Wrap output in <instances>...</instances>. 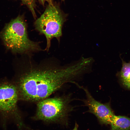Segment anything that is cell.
Returning <instances> with one entry per match:
<instances>
[{
	"label": "cell",
	"mask_w": 130,
	"mask_h": 130,
	"mask_svg": "<svg viewBox=\"0 0 130 130\" xmlns=\"http://www.w3.org/2000/svg\"><path fill=\"white\" fill-rule=\"evenodd\" d=\"M78 125L77 124H76L73 129L72 130H78Z\"/></svg>",
	"instance_id": "8fae6325"
},
{
	"label": "cell",
	"mask_w": 130,
	"mask_h": 130,
	"mask_svg": "<svg viewBox=\"0 0 130 130\" xmlns=\"http://www.w3.org/2000/svg\"><path fill=\"white\" fill-rule=\"evenodd\" d=\"M119 76L122 85L126 88L130 90V62H123Z\"/></svg>",
	"instance_id": "ba28073f"
},
{
	"label": "cell",
	"mask_w": 130,
	"mask_h": 130,
	"mask_svg": "<svg viewBox=\"0 0 130 130\" xmlns=\"http://www.w3.org/2000/svg\"><path fill=\"white\" fill-rule=\"evenodd\" d=\"M39 0L40 3L43 6L46 2H47L48 4L51 3L53 2L52 0Z\"/></svg>",
	"instance_id": "30bf717a"
},
{
	"label": "cell",
	"mask_w": 130,
	"mask_h": 130,
	"mask_svg": "<svg viewBox=\"0 0 130 130\" xmlns=\"http://www.w3.org/2000/svg\"><path fill=\"white\" fill-rule=\"evenodd\" d=\"M85 91L86 98L83 100L88 111L94 114L102 124H110L115 115L110 106V102L103 103L95 99L88 90L82 87L78 86Z\"/></svg>",
	"instance_id": "8992f818"
},
{
	"label": "cell",
	"mask_w": 130,
	"mask_h": 130,
	"mask_svg": "<svg viewBox=\"0 0 130 130\" xmlns=\"http://www.w3.org/2000/svg\"><path fill=\"white\" fill-rule=\"evenodd\" d=\"M110 124V130H130V118L115 115Z\"/></svg>",
	"instance_id": "52a82bcc"
},
{
	"label": "cell",
	"mask_w": 130,
	"mask_h": 130,
	"mask_svg": "<svg viewBox=\"0 0 130 130\" xmlns=\"http://www.w3.org/2000/svg\"><path fill=\"white\" fill-rule=\"evenodd\" d=\"M62 0L63 1H64V0Z\"/></svg>",
	"instance_id": "7c38bea8"
},
{
	"label": "cell",
	"mask_w": 130,
	"mask_h": 130,
	"mask_svg": "<svg viewBox=\"0 0 130 130\" xmlns=\"http://www.w3.org/2000/svg\"><path fill=\"white\" fill-rule=\"evenodd\" d=\"M66 16L59 6L52 2L48 4L44 13L35 21V29L46 38V46L45 50L49 51L51 40L53 38H56L59 42Z\"/></svg>",
	"instance_id": "277c9868"
},
{
	"label": "cell",
	"mask_w": 130,
	"mask_h": 130,
	"mask_svg": "<svg viewBox=\"0 0 130 130\" xmlns=\"http://www.w3.org/2000/svg\"><path fill=\"white\" fill-rule=\"evenodd\" d=\"M31 55H28L15 84L20 100L36 103L49 97L66 83H73L74 80L82 73L77 63L62 65L50 58L37 62Z\"/></svg>",
	"instance_id": "6da1fadb"
},
{
	"label": "cell",
	"mask_w": 130,
	"mask_h": 130,
	"mask_svg": "<svg viewBox=\"0 0 130 130\" xmlns=\"http://www.w3.org/2000/svg\"><path fill=\"white\" fill-rule=\"evenodd\" d=\"M23 17L19 16L7 24L0 37L7 48L13 52L32 54L42 50L39 42L31 40Z\"/></svg>",
	"instance_id": "7a4b0ae2"
},
{
	"label": "cell",
	"mask_w": 130,
	"mask_h": 130,
	"mask_svg": "<svg viewBox=\"0 0 130 130\" xmlns=\"http://www.w3.org/2000/svg\"><path fill=\"white\" fill-rule=\"evenodd\" d=\"M29 8L31 11L33 16L36 19V15L35 11L36 6V0H21Z\"/></svg>",
	"instance_id": "9c48e42d"
},
{
	"label": "cell",
	"mask_w": 130,
	"mask_h": 130,
	"mask_svg": "<svg viewBox=\"0 0 130 130\" xmlns=\"http://www.w3.org/2000/svg\"><path fill=\"white\" fill-rule=\"evenodd\" d=\"M19 100L15 84L8 81L0 82V113L4 119H13L20 130L24 125L17 107Z\"/></svg>",
	"instance_id": "5b68a950"
},
{
	"label": "cell",
	"mask_w": 130,
	"mask_h": 130,
	"mask_svg": "<svg viewBox=\"0 0 130 130\" xmlns=\"http://www.w3.org/2000/svg\"><path fill=\"white\" fill-rule=\"evenodd\" d=\"M71 95L49 97L36 103L35 114L33 118L49 122L66 123L73 109L71 104Z\"/></svg>",
	"instance_id": "3957f363"
}]
</instances>
